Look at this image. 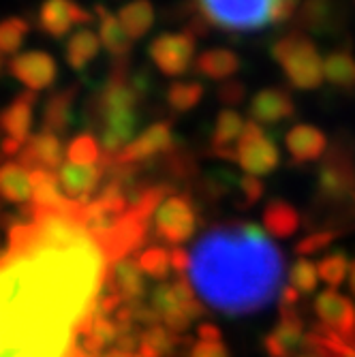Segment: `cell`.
I'll return each mask as SVG.
<instances>
[{
	"label": "cell",
	"instance_id": "10",
	"mask_svg": "<svg viewBox=\"0 0 355 357\" xmlns=\"http://www.w3.org/2000/svg\"><path fill=\"white\" fill-rule=\"evenodd\" d=\"M195 50L197 47L192 32H163V35L152 39L148 56L163 75L180 77L190 69V64H195Z\"/></svg>",
	"mask_w": 355,
	"mask_h": 357
},
{
	"label": "cell",
	"instance_id": "48",
	"mask_svg": "<svg viewBox=\"0 0 355 357\" xmlns=\"http://www.w3.org/2000/svg\"><path fill=\"white\" fill-rule=\"evenodd\" d=\"M105 357H135V353L124 351V349H112V351H107Z\"/></svg>",
	"mask_w": 355,
	"mask_h": 357
},
{
	"label": "cell",
	"instance_id": "8",
	"mask_svg": "<svg viewBox=\"0 0 355 357\" xmlns=\"http://www.w3.org/2000/svg\"><path fill=\"white\" fill-rule=\"evenodd\" d=\"M156 236L174 246L190 240L197 229V212L188 195H167L154 212Z\"/></svg>",
	"mask_w": 355,
	"mask_h": 357
},
{
	"label": "cell",
	"instance_id": "9",
	"mask_svg": "<svg viewBox=\"0 0 355 357\" xmlns=\"http://www.w3.org/2000/svg\"><path fill=\"white\" fill-rule=\"evenodd\" d=\"M236 163L248 176H268L280 163V152L272 135H268L262 124L252 120L246 122L244 135L236 150Z\"/></svg>",
	"mask_w": 355,
	"mask_h": 357
},
{
	"label": "cell",
	"instance_id": "33",
	"mask_svg": "<svg viewBox=\"0 0 355 357\" xmlns=\"http://www.w3.org/2000/svg\"><path fill=\"white\" fill-rule=\"evenodd\" d=\"M178 347V336L174 330L165 328V326H150L142 338H139V355L146 357H163L167 353H172Z\"/></svg>",
	"mask_w": 355,
	"mask_h": 357
},
{
	"label": "cell",
	"instance_id": "50",
	"mask_svg": "<svg viewBox=\"0 0 355 357\" xmlns=\"http://www.w3.org/2000/svg\"><path fill=\"white\" fill-rule=\"evenodd\" d=\"M300 357H317V353H315V351H308V349H306V353H302Z\"/></svg>",
	"mask_w": 355,
	"mask_h": 357
},
{
	"label": "cell",
	"instance_id": "28",
	"mask_svg": "<svg viewBox=\"0 0 355 357\" xmlns=\"http://www.w3.org/2000/svg\"><path fill=\"white\" fill-rule=\"evenodd\" d=\"M0 197L11 204H26L32 199L30 172L22 163H5L0 167Z\"/></svg>",
	"mask_w": 355,
	"mask_h": 357
},
{
	"label": "cell",
	"instance_id": "47",
	"mask_svg": "<svg viewBox=\"0 0 355 357\" xmlns=\"http://www.w3.org/2000/svg\"><path fill=\"white\" fill-rule=\"evenodd\" d=\"M24 146H26V144H22V142H17V139L5 137L3 144H0V150H3V154H7V156H15V154H20V152L24 150Z\"/></svg>",
	"mask_w": 355,
	"mask_h": 357
},
{
	"label": "cell",
	"instance_id": "32",
	"mask_svg": "<svg viewBox=\"0 0 355 357\" xmlns=\"http://www.w3.org/2000/svg\"><path fill=\"white\" fill-rule=\"evenodd\" d=\"M120 22L124 30L128 32V37L133 41L142 39L148 35V30L154 24V7L150 0H131L120 9Z\"/></svg>",
	"mask_w": 355,
	"mask_h": 357
},
{
	"label": "cell",
	"instance_id": "18",
	"mask_svg": "<svg viewBox=\"0 0 355 357\" xmlns=\"http://www.w3.org/2000/svg\"><path fill=\"white\" fill-rule=\"evenodd\" d=\"M306 344L304 323L296 310H280L278 326L266 336L264 349L270 357H292Z\"/></svg>",
	"mask_w": 355,
	"mask_h": 357
},
{
	"label": "cell",
	"instance_id": "52",
	"mask_svg": "<svg viewBox=\"0 0 355 357\" xmlns=\"http://www.w3.org/2000/svg\"><path fill=\"white\" fill-rule=\"evenodd\" d=\"M135 357H146V355H139V353H137V355H135Z\"/></svg>",
	"mask_w": 355,
	"mask_h": 357
},
{
	"label": "cell",
	"instance_id": "29",
	"mask_svg": "<svg viewBox=\"0 0 355 357\" xmlns=\"http://www.w3.org/2000/svg\"><path fill=\"white\" fill-rule=\"evenodd\" d=\"M101 45H103L101 37L94 35V30L80 28L77 32H73L71 39L67 41V47H64V58H67V64L73 71H82L96 56H99Z\"/></svg>",
	"mask_w": 355,
	"mask_h": 357
},
{
	"label": "cell",
	"instance_id": "13",
	"mask_svg": "<svg viewBox=\"0 0 355 357\" xmlns=\"http://www.w3.org/2000/svg\"><path fill=\"white\" fill-rule=\"evenodd\" d=\"M315 312L321 321V326L330 332L342 336L345 340L355 338V306L351 300L340 296L336 289H326L315 300Z\"/></svg>",
	"mask_w": 355,
	"mask_h": 357
},
{
	"label": "cell",
	"instance_id": "51",
	"mask_svg": "<svg viewBox=\"0 0 355 357\" xmlns=\"http://www.w3.org/2000/svg\"><path fill=\"white\" fill-rule=\"evenodd\" d=\"M0 71H3V58H0Z\"/></svg>",
	"mask_w": 355,
	"mask_h": 357
},
{
	"label": "cell",
	"instance_id": "1",
	"mask_svg": "<svg viewBox=\"0 0 355 357\" xmlns=\"http://www.w3.org/2000/svg\"><path fill=\"white\" fill-rule=\"evenodd\" d=\"M186 280L210 308L232 317L252 314L280 298L285 259L262 227L216 225L192 246Z\"/></svg>",
	"mask_w": 355,
	"mask_h": 357
},
{
	"label": "cell",
	"instance_id": "24",
	"mask_svg": "<svg viewBox=\"0 0 355 357\" xmlns=\"http://www.w3.org/2000/svg\"><path fill=\"white\" fill-rule=\"evenodd\" d=\"M94 17L99 20V37L103 47L112 54L114 60H126L133 47V39L128 37L120 17H116L112 11H107L103 5L94 7Z\"/></svg>",
	"mask_w": 355,
	"mask_h": 357
},
{
	"label": "cell",
	"instance_id": "19",
	"mask_svg": "<svg viewBox=\"0 0 355 357\" xmlns=\"http://www.w3.org/2000/svg\"><path fill=\"white\" fill-rule=\"evenodd\" d=\"M285 146L292 154V160L298 165H308L324 158L328 152V137L319 126L298 124L285 137Z\"/></svg>",
	"mask_w": 355,
	"mask_h": 357
},
{
	"label": "cell",
	"instance_id": "2",
	"mask_svg": "<svg viewBox=\"0 0 355 357\" xmlns=\"http://www.w3.org/2000/svg\"><path fill=\"white\" fill-rule=\"evenodd\" d=\"M126 60H114V69L99 99L94 103V116L99 122V142L103 156H118L137 135V107L144 96L133 86L126 71Z\"/></svg>",
	"mask_w": 355,
	"mask_h": 357
},
{
	"label": "cell",
	"instance_id": "11",
	"mask_svg": "<svg viewBox=\"0 0 355 357\" xmlns=\"http://www.w3.org/2000/svg\"><path fill=\"white\" fill-rule=\"evenodd\" d=\"M176 148L174 144V128L172 122H154L146 126L144 131L128 144L118 156H103V163L107 165H133L139 167L150 163L156 156L169 154Z\"/></svg>",
	"mask_w": 355,
	"mask_h": 357
},
{
	"label": "cell",
	"instance_id": "34",
	"mask_svg": "<svg viewBox=\"0 0 355 357\" xmlns=\"http://www.w3.org/2000/svg\"><path fill=\"white\" fill-rule=\"evenodd\" d=\"M167 105L176 114L190 112L192 107H197L204 99V86L199 82H174L167 88Z\"/></svg>",
	"mask_w": 355,
	"mask_h": 357
},
{
	"label": "cell",
	"instance_id": "31",
	"mask_svg": "<svg viewBox=\"0 0 355 357\" xmlns=\"http://www.w3.org/2000/svg\"><path fill=\"white\" fill-rule=\"evenodd\" d=\"M326 79L342 92H355V56L351 50L338 47L328 54Z\"/></svg>",
	"mask_w": 355,
	"mask_h": 357
},
{
	"label": "cell",
	"instance_id": "15",
	"mask_svg": "<svg viewBox=\"0 0 355 357\" xmlns=\"http://www.w3.org/2000/svg\"><path fill=\"white\" fill-rule=\"evenodd\" d=\"M105 176V167L99 165H77L71 160H64L58 169V180L64 197L75 204H88L92 199V192L99 188Z\"/></svg>",
	"mask_w": 355,
	"mask_h": 357
},
{
	"label": "cell",
	"instance_id": "41",
	"mask_svg": "<svg viewBox=\"0 0 355 357\" xmlns=\"http://www.w3.org/2000/svg\"><path fill=\"white\" fill-rule=\"evenodd\" d=\"M336 238H338L336 231H317V234H310V236H306L304 240L298 242L296 252L302 255V257H306V255H317V252H321V250L330 248V244H332Z\"/></svg>",
	"mask_w": 355,
	"mask_h": 357
},
{
	"label": "cell",
	"instance_id": "40",
	"mask_svg": "<svg viewBox=\"0 0 355 357\" xmlns=\"http://www.w3.org/2000/svg\"><path fill=\"white\" fill-rule=\"evenodd\" d=\"M238 192H240V206L250 208L257 202H262L264 192H266V186H264V182L257 176H244L238 182Z\"/></svg>",
	"mask_w": 355,
	"mask_h": 357
},
{
	"label": "cell",
	"instance_id": "45",
	"mask_svg": "<svg viewBox=\"0 0 355 357\" xmlns=\"http://www.w3.org/2000/svg\"><path fill=\"white\" fill-rule=\"evenodd\" d=\"M300 291L294 287V284H287L282 289V294L278 298V304H280V310H296V304L300 302Z\"/></svg>",
	"mask_w": 355,
	"mask_h": 357
},
{
	"label": "cell",
	"instance_id": "3",
	"mask_svg": "<svg viewBox=\"0 0 355 357\" xmlns=\"http://www.w3.org/2000/svg\"><path fill=\"white\" fill-rule=\"evenodd\" d=\"M300 9V0H192L190 15L225 32H255L285 24Z\"/></svg>",
	"mask_w": 355,
	"mask_h": 357
},
{
	"label": "cell",
	"instance_id": "4",
	"mask_svg": "<svg viewBox=\"0 0 355 357\" xmlns=\"http://www.w3.org/2000/svg\"><path fill=\"white\" fill-rule=\"evenodd\" d=\"M77 330L0 312V357H73Z\"/></svg>",
	"mask_w": 355,
	"mask_h": 357
},
{
	"label": "cell",
	"instance_id": "17",
	"mask_svg": "<svg viewBox=\"0 0 355 357\" xmlns=\"http://www.w3.org/2000/svg\"><path fill=\"white\" fill-rule=\"evenodd\" d=\"M64 154H67V150L62 148L60 137L54 133L41 131L26 142L24 150L20 152V163L28 172H35V169L56 172L64 163Z\"/></svg>",
	"mask_w": 355,
	"mask_h": 357
},
{
	"label": "cell",
	"instance_id": "43",
	"mask_svg": "<svg viewBox=\"0 0 355 357\" xmlns=\"http://www.w3.org/2000/svg\"><path fill=\"white\" fill-rule=\"evenodd\" d=\"M190 357H229V351L225 349L222 342H206L199 340L190 349Z\"/></svg>",
	"mask_w": 355,
	"mask_h": 357
},
{
	"label": "cell",
	"instance_id": "7",
	"mask_svg": "<svg viewBox=\"0 0 355 357\" xmlns=\"http://www.w3.org/2000/svg\"><path fill=\"white\" fill-rule=\"evenodd\" d=\"M150 306L158 314V319L174 332L186 330L192 319L204 314L195 289L190 287L186 276L172 284H156L150 294Z\"/></svg>",
	"mask_w": 355,
	"mask_h": 357
},
{
	"label": "cell",
	"instance_id": "6",
	"mask_svg": "<svg viewBox=\"0 0 355 357\" xmlns=\"http://www.w3.org/2000/svg\"><path fill=\"white\" fill-rule=\"evenodd\" d=\"M353 148L345 137L336 139L317 172V192L326 204H340L355 192V163Z\"/></svg>",
	"mask_w": 355,
	"mask_h": 357
},
{
	"label": "cell",
	"instance_id": "25",
	"mask_svg": "<svg viewBox=\"0 0 355 357\" xmlns=\"http://www.w3.org/2000/svg\"><path fill=\"white\" fill-rule=\"evenodd\" d=\"M192 67H195V71L202 77L222 84V82H229L240 71L242 60L234 50L214 47V50H206L204 54H199Z\"/></svg>",
	"mask_w": 355,
	"mask_h": 357
},
{
	"label": "cell",
	"instance_id": "44",
	"mask_svg": "<svg viewBox=\"0 0 355 357\" xmlns=\"http://www.w3.org/2000/svg\"><path fill=\"white\" fill-rule=\"evenodd\" d=\"M172 268L180 276H186V272L190 268V252L184 250L182 246H174V250H172Z\"/></svg>",
	"mask_w": 355,
	"mask_h": 357
},
{
	"label": "cell",
	"instance_id": "27",
	"mask_svg": "<svg viewBox=\"0 0 355 357\" xmlns=\"http://www.w3.org/2000/svg\"><path fill=\"white\" fill-rule=\"evenodd\" d=\"M264 227L270 236L287 240L296 236V231L300 229V214L285 199H272L264 208Z\"/></svg>",
	"mask_w": 355,
	"mask_h": 357
},
{
	"label": "cell",
	"instance_id": "16",
	"mask_svg": "<svg viewBox=\"0 0 355 357\" xmlns=\"http://www.w3.org/2000/svg\"><path fill=\"white\" fill-rule=\"evenodd\" d=\"M248 116L257 124L276 126L296 116V103L292 99V94L282 88H264L250 99Z\"/></svg>",
	"mask_w": 355,
	"mask_h": 357
},
{
	"label": "cell",
	"instance_id": "14",
	"mask_svg": "<svg viewBox=\"0 0 355 357\" xmlns=\"http://www.w3.org/2000/svg\"><path fill=\"white\" fill-rule=\"evenodd\" d=\"M94 13L84 9L75 0H45L39 11V26L45 35L60 39L69 35L73 26L92 22Z\"/></svg>",
	"mask_w": 355,
	"mask_h": 357
},
{
	"label": "cell",
	"instance_id": "39",
	"mask_svg": "<svg viewBox=\"0 0 355 357\" xmlns=\"http://www.w3.org/2000/svg\"><path fill=\"white\" fill-rule=\"evenodd\" d=\"M289 278H292V284L300 291L302 296H310L315 294V289L319 284V268L308 261V259H298L296 266L292 268V274H289Z\"/></svg>",
	"mask_w": 355,
	"mask_h": 357
},
{
	"label": "cell",
	"instance_id": "26",
	"mask_svg": "<svg viewBox=\"0 0 355 357\" xmlns=\"http://www.w3.org/2000/svg\"><path fill=\"white\" fill-rule=\"evenodd\" d=\"M30 180H32V206L35 208L58 210V208L69 206L71 199L64 197L56 172L35 169V172H30Z\"/></svg>",
	"mask_w": 355,
	"mask_h": 357
},
{
	"label": "cell",
	"instance_id": "21",
	"mask_svg": "<svg viewBox=\"0 0 355 357\" xmlns=\"http://www.w3.org/2000/svg\"><path fill=\"white\" fill-rule=\"evenodd\" d=\"M342 11L336 0H304L296 13V26L302 32L328 35L340 28Z\"/></svg>",
	"mask_w": 355,
	"mask_h": 357
},
{
	"label": "cell",
	"instance_id": "22",
	"mask_svg": "<svg viewBox=\"0 0 355 357\" xmlns=\"http://www.w3.org/2000/svg\"><path fill=\"white\" fill-rule=\"evenodd\" d=\"M35 105H37V92L28 90L17 94L13 103L0 112V128H3V133H7V137L11 139L26 144L32 137L30 126H32Z\"/></svg>",
	"mask_w": 355,
	"mask_h": 357
},
{
	"label": "cell",
	"instance_id": "46",
	"mask_svg": "<svg viewBox=\"0 0 355 357\" xmlns=\"http://www.w3.org/2000/svg\"><path fill=\"white\" fill-rule=\"evenodd\" d=\"M197 336H199V340H206V342H220V330L216 326H212V323L199 326Z\"/></svg>",
	"mask_w": 355,
	"mask_h": 357
},
{
	"label": "cell",
	"instance_id": "12",
	"mask_svg": "<svg viewBox=\"0 0 355 357\" xmlns=\"http://www.w3.org/2000/svg\"><path fill=\"white\" fill-rule=\"evenodd\" d=\"M9 69L13 77L32 92L50 88L58 77L56 60L47 52H39V50H30L13 56Z\"/></svg>",
	"mask_w": 355,
	"mask_h": 357
},
{
	"label": "cell",
	"instance_id": "30",
	"mask_svg": "<svg viewBox=\"0 0 355 357\" xmlns=\"http://www.w3.org/2000/svg\"><path fill=\"white\" fill-rule=\"evenodd\" d=\"M73 101H75V90L67 88L56 92L45 105L43 112V131L60 135L69 128L73 118Z\"/></svg>",
	"mask_w": 355,
	"mask_h": 357
},
{
	"label": "cell",
	"instance_id": "38",
	"mask_svg": "<svg viewBox=\"0 0 355 357\" xmlns=\"http://www.w3.org/2000/svg\"><path fill=\"white\" fill-rule=\"evenodd\" d=\"M26 35H28L26 20L7 17L3 24H0V54H15L17 56Z\"/></svg>",
	"mask_w": 355,
	"mask_h": 357
},
{
	"label": "cell",
	"instance_id": "42",
	"mask_svg": "<svg viewBox=\"0 0 355 357\" xmlns=\"http://www.w3.org/2000/svg\"><path fill=\"white\" fill-rule=\"evenodd\" d=\"M246 99V88L242 82L238 79H229V82H222L218 86V101L229 105V107H236L240 105L242 101Z\"/></svg>",
	"mask_w": 355,
	"mask_h": 357
},
{
	"label": "cell",
	"instance_id": "37",
	"mask_svg": "<svg viewBox=\"0 0 355 357\" xmlns=\"http://www.w3.org/2000/svg\"><path fill=\"white\" fill-rule=\"evenodd\" d=\"M137 264H139V268L144 270L146 276L163 280L169 274V268H172V252H167L165 248H160V246H150V248L139 252Z\"/></svg>",
	"mask_w": 355,
	"mask_h": 357
},
{
	"label": "cell",
	"instance_id": "5",
	"mask_svg": "<svg viewBox=\"0 0 355 357\" xmlns=\"http://www.w3.org/2000/svg\"><path fill=\"white\" fill-rule=\"evenodd\" d=\"M272 58L280 67L285 79L298 90H317L326 77V60L321 58L312 39L302 30L282 35L274 47Z\"/></svg>",
	"mask_w": 355,
	"mask_h": 357
},
{
	"label": "cell",
	"instance_id": "23",
	"mask_svg": "<svg viewBox=\"0 0 355 357\" xmlns=\"http://www.w3.org/2000/svg\"><path fill=\"white\" fill-rule=\"evenodd\" d=\"M109 282L128 304H135L146 296V274L139 268L137 259L126 257L116 261L109 270Z\"/></svg>",
	"mask_w": 355,
	"mask_h": 357
},
{
	"label": "cell",
	"instance_id": "35",
	"mask_svg": "<svg viewBox=\"0 0 355 357\" xmlns=\"http://www.w3.org/2000/svg\"><path fill=\"white\" fill-rule=\"evenodd\" d=\"M67 160L77 165H99L103 160V150L96 142V137H92L90 133L77 135L69 146H67Z\"/></svg>",
	"mask_w": 355,
	"mask_h": 357
},
{
	"label": "cell",
	"instance_id": "20",
	"mask_svg": "<svg viewBox=\"0 0 355 357\" xmlns=\"http://www.w3.org/2000/svg\"><path fill=\"white\" fill-rule=\"evenodd\" d=\"M244 128H246V120L236 109H222L212 128L210 154L236 163V150L244 135Z\"/></svg>",
	"mask_w": 355,
	"mask_h": 357
},
{
	"label": "cell",
	"instance_id": "36",
	"mask_svg": "<svg viewBox=\"0 0 355 357\" xmlns=\"http://www.w3.org/2000/svg\"><path fill=\"white\" fill-rule=\"evenodd\" d=\"M319 276L324 280L330 289H336L345 282V278L349 276V270H351V261L345 252H332L328 257H324L319 261Z\"/></svg>",
	"mask_w": 355,
	"mask_h": 357
},
{
	"label": "cell",
	"instance_id": "49",
	"mask_svg": "<svg viewBox=\"0 0 355 357\" xmlns=\"http://www.w3.org/2000/svg\"><path fill=\"white\" fill-rule=\"evenodd\" d=\"M349 289L355 296V261H351V270H349Z\"/></svg>",
	"mask_w": 355,
	"mask_h": 357
}]
</instances>
